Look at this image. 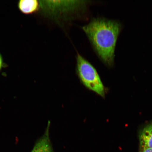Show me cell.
<instances>
[{
  "mask_svg": "<svg viewBox=\"0 0 152 152\" xmlns=\"http://www.w3.org/2000/svg\"><path fill=\"white\" fill-rule=\"evenodd\" d=\"M121 28L120 23L102 18L95 19L83 27L97 54L108 66L113 64L116 44Z\"/></svg>",
  "mask_w": 152,
  "mask_h": 152,
  "instance_id": "6da1fadb",
  "label": "cell"
},
{
  "mask_svg": "<svg viewBox=\"0 0 152 152\" xmlns=\"http://www.w3.org/2000/svg\"><path fill=\"white\" fill-rule=\"evenodd\" d=\"M77 72L85 87L104 97L105 89L98 72L92 64L79 54L77 56Z\"/></svg>",
  "mask_w": 152,
  "mask_h": 152,
  "instance_id": "7a4b0ae2",
  "label": "cell"
},
{
  "mask_svg": "<svg viewBox=\"0 0 152 152\" xmlns=\"http://www.w3.org/2000/svg\"><path fill=\"white\" fill-rule=\"evenodd\" d=\"M84 1H44L42 4L46 10L54 15L66 14L79 8L85 3Z\"/></svg>",
  "mask_w": 152,
  "mask_h": 152,
  "instance_id": "3957f363",
  "label": "cell"
},
{
  "mask_svg": "<svg viewBox=\"0 0 152 152\" xmlns=\"http://www.w3.org/2000/svg\"><path fill=\"white\" fill-rule=\"evenodd\" d=\"M50 124L49 121L45 134L36 142L31 152H53L49 136Z\"/></svg>",
  "mask_w": 152,
  "mask_h": 152,
  "instance_id": "277c9868",
  "label": "cell"
},
{
  "mask_svg": "<svg viewBox=\"0 0 152 152\" xmlns=\"http://www.w3.org/2000/svg\"><path fill=\"white\" fill-rule=\"evenodd\" d=\"M39 5V1L37 0H21L18 3L19 10L26 15L32 14L37 12Z\"/></svg>",
  "mask_w": 152,
  "mask_h": 152,
  "instance_id": "5b68a950",
  "label": "cell"
},
{
  "mask_svg": "<svg viewBox=\"0 0 152 152\" xmlns=\"http://www.w3.org/2000/svg\"><path fill=\"white\" fill-rule=\"evenodd\" d=\"M140 146L142 149H152V124H149L142 130L140 135Z\"/></svg>",
  "mask_w": 152,
  "mask_h": 152,
  "instance_id": "8992f818",
  "label": "cell"
},
{
  "mask_svg": "<svg viewBox=\"0 0 152 152\" xmlns=\"http://www.w3.org/2000/svg\"><path fill=\"white\" fill-rule=\"evenodd\" d=\"M3 57L1 54H0V71L3 67Z\"/></svg>",
  "mask_w": 152,
  "mask_h": 152,
  "instance_id": "52a82bcc",
  "label": "cell"
},
{
  "mask_svg": "<svg viewBox=\"0 0 152 152\" xmlns=\"http://www.w3.org/2000/svg\"><path fill=\"white\" fill-rule=\"evenodd\" d=\"M142 149V152H152V149L151 148H144Z\"/></svg>",
  "mask_w": 152,
  "mask_h": 152,
  "instance_id": "ba28073f",
  "label": "cell"
}]
</instances>
